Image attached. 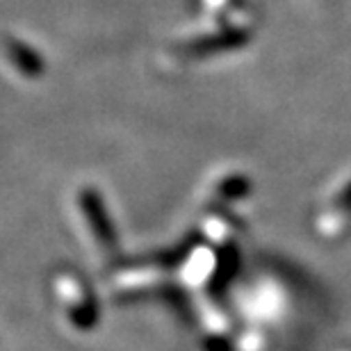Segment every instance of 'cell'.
Returning a JSON list of instances; mask_svg holds the SVG:
<instances>
[{
    "instance_id": "1",
    "label": "cell",
    "mask_w": 351,
    "mask_h": 351,
    "mask_svg": "<svg viewBox=\"0 0 351 351\" xmlns=\"http://www.w3.org/2000/svg\"><path fill=\"white\" fill-rule=\"evenodd\" d=\"M82 210H85L91 228H94V235L98 237V242H101L103 247H110V249L114 247L117 235L110 226V217H108V213H105L101 199H98L94 192L82 194Z\"/></svg>"
}]
</instances>
